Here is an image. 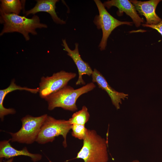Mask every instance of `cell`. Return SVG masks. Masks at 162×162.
I'll return each mask as SVG.
<instances>
[{"label": "cell", "instance_id": "cell-11", "mask_svg": "<svg viewBox=\"0 0 162 162\" xmlns=\"http://www.w3.org/2000/svg\"><path fill=\"white\" fill-rule=\"evenodd\" d=\"M10 141L9 140L0 142V158L8 159L15 157L24 156L30 158L33 162H37L42 159L41 154L30 153L26 147L21 150H17L11 146Z\"/></svg>", "mask_w": 162, "mask_h": 162}, {"label": "cell", "instance_id": "cell-12", "mask_svg": "<svg viewBox=\"0 0 162 162\" xmlns=\"http://www.w3.org/2000/svg\"><path fill=\"white\" fill-rule=\"evenodd\" d=\"M104 7L109 9L112 6L118 8L119 14L124 12L132 19L136 27L140 26L144 20L137 13L134 5L128 0H111L105 2L103 4Z\"/></svg>", "mask_w": 162, "mask_h": 162}, {"label": "cell", "instance_id": "cell-17", "mask_svg": "<svg viewBox=\"0 0 162 162\" xmlns=\"http://www.w3.org/2000/svg\"><path fill=\"white\" fill-rule=\"evenodd\" d=\"M71 129L73 136L83 140L85 138L87 129L85 127V125L73 124L72 125Z\"/></svg>", "mask_w": 162, "mask_h": 162}, {"label": "cell", "instance_id": "cell-18", "mask_svg": "<svg viewBox=\"0 0 162 162\" xmlns=\"http://www.w3.org/2000/svg\"><path fill=\"white\" fill-rule=\"evenodd\" d=\"M142 26L150 27L157 30L162 36V19L160 22L156 25L142 24Z\"/></svg>", "mask_w": 162, "mask_h": 162}, {"label": "cell", "instance_id": "cell-15", "mask_svg": "<svg viewBox=\"0 0 162 162\" xmlns=\"http://www.w3.org/2000/svg\"><path fill=\"white\" fill-rule=\"evenodd\" d=\"M25 1L1 0L0 14L19 15L25 8Z\"/></svg>", "mask_w": 162, "mask_h": 162}, {"label": "cell", "instance_id": "cell-5", "mask_svg": "<svg viewBox=\"0 0 162 162\" xmlns=\"http://www.w3.org/2000/svg\"><path fill=\"white\" fill-rule=\"evenodd\" d=\"M72 125L68 120L57 119L47 116L43 125L36 141L40 144L52 142L56 137L62 135L63 139V146H67V136L71 129Z\"/></svg>", "mask_w": 162, "mask_h": 162}, {"label": "cell", "instance_id": "cell-16", "mask_svg": "<svg viewBox=\"0 0 162 162\" xmlns=\"http://www.w3.org/2000/svg\"><path fill=\"white\" fill-rule=\"evenodd\" d=\"M90 114L87 107L83 106L82 109L74 113L68 120L70 124L85 125L88 121Z\"/></svg>", "mask_w": 162, "mask_h": 162}, {"label": "cell", "instance_id": "cell-10", "mask_svg": "<svg viewBox=\"0 0 162 162\" xmlns=\"http://www.w3.org/2000/svg\"><path fill=\"white\" fill-rule=\"evenodd\" d=\"M92 81L96 82L99 87L105 91L110 98L112 104L117 110L120 108L119 104H122V99L127 98L128 94L118 92L112 88L108 84L105 78L96 69H94L91 75Z\"/></svg>", "mask_w": 162, "mask_h": 162}, {"label": "cell", "instance_id": "cell-6", "mask_svg": "<svg viewBox=\"0 0 162 162\" xmlns=\"http://www.w3.org/2000/svg\"><path fill=\"white\" fill-rule=\"evenodd\" d=\"M94 1L98 8L99 14L95 16L94 22L97 28L101 29L102 31V37L99 47L101 50H103L105 49L109 35L115 28L123 24L131 26L132 22L118 20L108 12L100 1Z\"/></svg>", "mask_w": 162, "mask_h": 162}, {"label": "cell", "instance_id": "cell-13", "mask_svg": "<svg viewBox=\"0 0 162 162\" xmlns=\"http://www.w3.org/2000/svg\"><path fill=\"white\" fill-rule=\"evenodd\" d=\"M58 0H38L35 6L30 10L25 11V16L30 14H35L40 12H45L49 14L53 21L56 23L64 24L65 21L59 18L56 12V4Z\"/></svg>", "mask_w": 162, "mask_h": 162}, {"label": "cell", "instance_id": "cell-9", "mask_svg": "<svg viewBox=\"0 0 162 162\" xmlns=\"http://www.w3.org/2000/svg\"><path fill=\"white\" fill-rule=\"evenodd\" d=\"M62 45L64 48V50L67 52V54L72 58L78 70L79 76L76 85H85L86 83L82 76L87 75L90 76L92 75L93 71L88 63L84 62L81 58L79 51L78 43L75 44V48L72 50L68 47L65 39H62Z\"/></svg>", "mask_w": 162, "mask_h": 162}, {"label": "cell", "instance_id": "cell-20", "mask_svg": "<svg viewBox=\"0 0 162 162\" xmlns=\"http://www.w3.org/2000/svg\"><path fill=\"white\" fill-rule=\"evenodd\" d=\"M132 162H139V161L138 160H135L133 161Z\"/></svg>", "mask_w": 162, "mask_h": 162}, {"label": "cell", "instance_id": "cell-8", "mask_svg": "<svg viewBox=\"0 0 162 162\" xmlns=\"http://www.w3.org/2000/svg\"><path fill=\"white\" fill-rule=\"evenodd\" d=\"M162 0H150L141 1L136 0L130 1L134 6L136 11L144 16L146 19V24L156 25L159 23L162 19L157 14L155 10L158 3Z\"/></svg>", "mask_w": 162, "mask_h": 162}, {"label": "cell", "instance_id": "cell-4", "mask_svg": "<svg viewBox=\"0 0 162 162\" xmlns=\"http://www.w3.org/2000/svg\"><path fill=\"white\" fill-rule=\"evenodd\" d=\"M48 115L38 117L28 115L21 119V128L15 133L8 132L11 136L9 140L12 142L30 144L36 142L40 129Z\"/></svg>", "mask_w": 162, "mask_h": 162}, {"label": "cell", "instance_id": "cell-7", "mask_svg": "<svg viewBox=\"0 0 162 162\" xmlns=\"http://www.w3.org/2000/svg\"><path fill=\"white\" fill-rule=\"evenodd\" d=\"M76 76L75 73L61 70L54 73L51 76H42L39 85L40 96L45 99L67 85L68 82Z\"/></svg>", "mask_w": 162, "mask_h": 162}, {"label": "cell", "instance_id": "cell-1", "mask_svg": "<svg viewBox=\"0 0 162 162\" xmlns=\"http://www.w3.org/2000/svg\"><path fill=\"white\" fill-rule=\"evenodd\" d=\"M0 22L3 25L0 36L5 33L17 32L22 34L26 41L30 39L29 34H37V29L47 28V25L41 23L40 18L36 15L28 18L15 14H1Z\"/></svg>", "mask_w": 162, "mask_h": 162}, {"label": "cell", "instance_id": "cell-14", "mask_svg": "<svg viewBox=\"0 0 162 162\" xmlns=\"http://www.w3.org/2000/svg\"><path fill=\"white\" fill-rule=\"evenodd\" d=\"M25 90L33 93H36L39 92V87L35 88L22 87L15 83V80H11L9 86L7 88L0 90V118L2 121L5 116L9 114H14L16 112L13 108H6L3 106V102L6 95L8 93L16 90Z\"/></svg>", "mask_w": 162, "mask_h": 162}, {"label": "cell", "instance_id": "cell-2", "mask_svg": "<svg viewBox=\"0 0 162 162\" xmlns=\"http://www.w3.org/2000/svg\"><path fill=\"white\" fill-rule=\"evenodd\" d=\"M95 87L93 82L76 89L66 85L44 99L47 102L49 110L56 107H61L64 110L75 111L78 109L76 102L78 98L82 94L93 90Z\"/></svg>", "mask_w": 162, "mask_h": 162}, {"label": "cell", "instance_id": "cell-3", "mask_svg": "<svg viewBox=\"0 0 162 162\" xmlns=\"http://www.w3.org/2000/svg\"><path fill=\"white\" fill-rule=\"evenodd\" d=\"M84 162H108L107 142L94 130L88 129L83 146L76 157Z\"/></svg>", "mask_w": 162, "mask_h": 162}, {"label": "cell", "instance_id": "cell-19", "mask_svg": "<svg viewBox=\"0 0 162 162\" xmlns=\"http://www.w3.org/2000/svg\"><path fill=\"white\" fill-rule=\"evenodd\" d=\"M2 159L3 158H0V162H13L14 160V158L8 159L7 160L3 162L2 161Z\"/></svg>", "mask_w": 162, "mask_h": 162}]
</instances>
